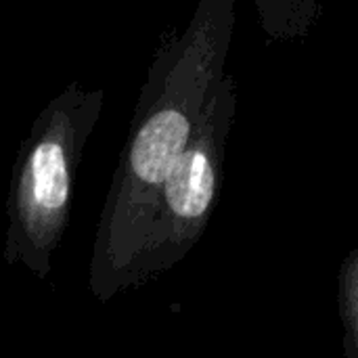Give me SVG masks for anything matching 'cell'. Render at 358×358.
Listing matches in <instances>:
<instances>
[{
	"label": "cell",
	"mask_w": 358,
	"mask_h": 358,
	"mask_svg": "<svg viewBox=\"0 0 358 358\" xmlns=\"http://www.w3.org/2000/svg\"><path fill=\"white\" fill-rule=\"evenodd\" d=\"M69 199V159L59 136L38 141L21 178V212L29 231L44 235L57 229Z\"/></svg>",
	"instance_id": "6da1fadb"
},
{
	"label": "cell",
	"mask_w": 358,
	"mask_h": 358,
	"mask_svg": "<svg viewBox=\"0 0 358 358\" xmlns=\"http://www.w3.org/2000/svg\"><path fill=\"white\" fill-rule=\"evenodd\" d=\"M191 138V122L178 105H164L136 132L130 145V174L138 187L157 189L166 182Z\"/></svg>",
	"instance_id": "7a4b0ae2"
},
{
	"label": "cell",
	"mask_w": 358,
	"mask_h": 358,
	"mask_svg": "<svg viewBox=\"0 0 358 358\" xmlns=\"http://www.w3.org/2000/svg\"><path fill=\"white\" fill-rule=\"evenodd\" d=\"M214 189L216 170L208 143L187 147L164 182L166 203L180 220H199L212 206Z\"/></svg>",
	"instance_id": "3957f363"
}]
</instances>
